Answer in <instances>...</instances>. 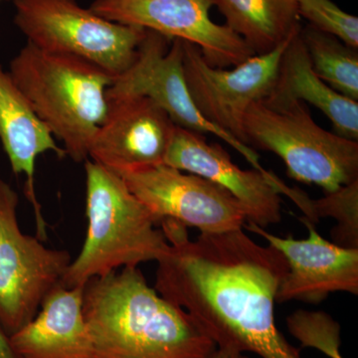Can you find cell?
<instances>
[{
    "label": "cell",
    "instance_id": "cell-24",
    "mask_svg": "<svg viewBox=\"0 0 358 358\" xmlns=\"http://www.w3.org/2000/svg\"><path fill=\"white\" fill-rule=\"evenodd\" d=\"M213 358H250L246 353L237 352L231 348H217Z\"/></svg>",
    "mask_w": 358,
    "mask_h": 358
},
{
    "label": "cell",
    "instance_id": "cell-1",
    "mask_svg": "<svg viewBox=\"0 0 358 358\" xmlns=\"http://www.w3.org/2000/svg\"><path fill=\"white\" fill-rule=\"evenodd\" d=\"M169 251L157 262L155 291L182 308L218 348L261 358H301L280 333L275 305L288 264L272 245L243 229L188 236L187 227L164 219Z\"/></svg>",
    "mask_w": 358,
    "mask_h": 358
},
{
    "label": "cell",
    "instance_id": "cell-7",
    "mask_svg": "<svg viewBox=\"0 0 358 358\" xmlns=\"http://www.w3.org/2000/svg\"><path fill=\"white\" fill-rule=\"evenodd\" d=\"M18 204L17 192L0 178V327L8 336L36 317L72 262L69 252L21 231Z\"/></svg>",
    "mask_w": 358,
    "mask_h": 358
},
{
    "label": "cell",
    "instance_id": "cell-18",
    "mask_svg": "<svg viewBox=\"0 0 358 358\" xmlns=\"http://www.w3.org/2000/svg\"><path fill=\"white\" fill-rule=\"evenodd\" d=\"M214 6L255 55L274 50L301 28L296 0H214Z\"/></svg>",
    "mask_w": 358,
    "mask_h": 358
},
{
    "label": "cell",
    "instance_id": "cell-17",
    "mask_svg": "<svg viewBox=\"0 0 358 358\" xmlns=\"http://www.w3.org/2000/svg\"><path fill=\"white\" fill-rule=\"evenodd\" d=\"M300 32L287 45L274 87L266 99L310 103L331 122L336 134L358 141V102L341 95L315 74Z\"/></svg>",
    "mask_w": 358,
    "mask_h": 358
},
{
    "label": "cell",
    "instance_id": "cell-13",
    "mask_svg": "<svg viewBox=\"0 0 358 358\" xmlns=\"http://www.w3.org/2000/svg\"><path fill=\"white\" fill-rule=\"evenodd\" d=\"M301 221L308 229V237L303 240L271 234L253 223L246 225L247 229L279 250L288 264L275 301L300 300L317 303L336 292L357 296L358 248L331 243L320 236L315 224L301 218Z\"/></svg>",
    "mask_w": 358,
    "mask_h": 358
},
{
    "label": "cell",
    "instance_id": "cell-4",
    "mask_svg": "<svg viewBox=\"0 0 358 358\" xmlns=\"http://www.w3.org/2000/svg\"><path fill=\"white\" fill-rule=\"evenodd\" d=\"M9 74L66 157L89 159L96 129L107 117V92L115 77L83 59L49 53L26 43L11 60Z\"/></svg>",
    "mask_w": 358,
    "mask_h": 358
},
{
    "label": "cell",
    "instance_id": "cell-19",
    "mask_svg": "<svg viewBox=\"0 0 358 358\" xmlns=\"http://www.w3.org/2000/svg\"><path fill=\"white\" fill-rule=\"evenodd\" d=\"M301 37L315 74L341 95L358 102V52L312 26Z\"/></svg>",
    "mask_w": 358,
    "mask_h": 358
},
{
    "label": "cell",
    "instance_id": "cell-23",
    "mask_svg": "<svg viewBox=\"0 0 358 358\" xmlns=\"http://www.w3.org/2000/svg\"><path fill=\"white\" fill-rule=\"evenodd\" d=\"M0 358H20L14 352L9 336L0 327Z\"/></svg>",
    "mask_w": 358,
    "mask_h": 358
},
{
    "label": "cell",
    "instance_id": "cell-22",
    "mask_svg": "<svg viewBox=\"0 0 358 358\" xmlns=\"http://www.w3.org/2000/svg\"><path fill=\"white\" fill-rule=\"evenodd\" d=\"M300 17L320 32L358 48V18L339 8L331 0H296Z\"/></svg>",
    "mask_w": 358,
    "mask_h": 358
},
{
    "label": "cell",
    "instance_id": "cell-25",
    "mask_svg": "<svg viewBox=\"0 0 358 358\" xmlns=\"http://www.w3.org/2000/svg\"><path fill=\"white\" fill-rule=\"evenodd\" d=\"M4 1V0H0V2Z\"/></svg>",
    "mask_w": 358,
    "mask_h": 358
},
{
    "label": "cell",
    "instance_id": "cell-3",
    "mask_svg": "<svg viewBox=\"0 0 358 358\" xmlns=\"http://www.w3.org/2000/svg\"><path fill=\"white\" fill-rule=\"evenodd\" d=\"M84 162L88 227L81 252L61 282L70 289L84 288L119 268L159 262L169 251L164 231L122 176L90 159Z\"/></svg>",
    "mask_w": 358,
    "mask_h": 358
},
{
    "label": "cell",
    "instance_id": "cell-16",
    "mask_svg": "<svg viewBox=\"0 0 358 358\" xmlns=\"http://www.w3.org/2000/svg\"><path fill=\"white\" fill-rule=\"evenodd\" d=\"M84 288L58 286L36 317L9 336L20 358H93L83 313Z\"/></svg>",
    "mask_w": 358,
    "mask_h": 358
},
{
    "label": "cell",
    "instance_id": "cell-15",
    "mask_svg": "<svg viewBox=\"0 0 358 358\" xmlns=\"http://www.w3.org/2000/svg\"><path fill=\"white\" fill-rule=\"evenodd\" d=\"M0 141L15 176H26L25 195L34 209L37 236L47 239V223L35 192V166L39 155L53 152L64 159L62 145L33 110L10 74L0 65Z\"/></svg>",
    "mask_w": 358,
    "mask_h": 358
},
{
    "label": "cell",
    "instance_id": "cell-6",
    "mask_svg": "<svg viewBox=\"0 0 358 358\" xmlns=\"http://www.w3.org/2000/svg\"><path fill=\"white\" fill-rule=\"evenodd\" d=\"M28 43L98 66L115 78L134 62L147 30L101 17L77 0H13Z\"/></svg>",
    "mask_w": 358,
    "mask_h": 358
},
{
    "label": "cell",
    "instance_id": "cell-8",
    "mask_svg": "<svg viewBox=\"0 0 358 358\" xmlns=\"http://www.w3.org/2000/svg\"><path fill=\"white\" fill-rule=\"evenodd\" d=\"M143 96L169 115L176 126L202 134H211L235 148L256 171H271L260 164L255 150L240 143L210 124L193 102L183 72V40L169 39L147 30L134 62L115 78L107 92L108 102Z\"/></svg>",
    "mask_w": 358,
    "mask_h": 358
},
{
    "label": "cell",
    "instance_id": "cell-14",
    "mask_svg": "<svg viewBox=\"0 0 358 358\" xmlns=\"http://www.w3.org/2000/svg\"><path fill=\"white\" fill-rule=\"evenodd\" d=\"M96 129L89 159L122 174L164 164L176 124L152 101L131 96L110 101Z\"/></svg>",
    "mask_w": 358,
    "mask_h": 358
},
{
    "label": "cell",
    "instance_id": "cell-10",
    "mask_svg": "<svg viewBox=\"0 0 358 358\" xmlns=\"http://www.w3.org/2000/svg\"><path fill=\"white\" fill-rule=\"evenodd\" d=\"M294 35L274 50L252 56L233 69L214 67L205 60L196 45L183 41L186 85L204 119L244 143L245 113L254 103L270 95L282 53Z\"/></svg>",
    "mask_w": 358,
    "mask_h": 358
},
{
    "label": "cell",
    "instance_id": "cell-12",
    "mask_svg": "<svg viewBox=\"0 0 358 358\" xmlns=\"http://www.w3.org/2000/svg\"><path fill=\"white\" fill-rule=\"evenodd\" d=\"M213 6L214 0H95L90 9L112 22L196 45L214 67L239 65L255 55L236 33L211 20Z\"/></svg>",
    "mask_w": 358,
    "mask_h": 358
},
{
    "label": "cell",
    "instance_id": "cell-21",
    "mask_svg": "<svg viewBox=\"0 0 358 358\" xmlns=\"http://www.w3.org/2000/svg\"><path fill=\"white\" fill-rule=\"evenodd\" d=\"M289 333L303 348H313L329 358L341 355V327L322 312L299 310L287 319Z\"/></svg>",
    "mask_w": 358,
    "mask_h": 358
},
{
    "label": "cell",
    "instance_id": "cell-11",
    "mask_svg": "<svg viewBox=\"0 0 358 358\" xmlns=\"http://www.w3.org/2000/svg\"><path fill=\"white\" fill-rule=\"evenodd\" d=\"M119 176L159 225L171 219L201 234H220L243 229L247 222L243 207L229 192L196 174L160 164Z\"/></svg>",
    "mask_w": 358,
    "mask_h": 358
},
{
    "label": "cell",
    "instance_id": "cell-2",
    "mask_svg": "<svg viewBox=\"0 0 358 358\" xmlns=\"http://www.w3.org/2000/svg\"><path fill=\"white\" fill-rule=\"evenodd\" d=\"M93 358H213L217 345L138 267L95 278L83 292Z\"/></svg>",
    "mask_w": 358,
    "mask_h": 358
},
{
    "label": "cell",
    "instance_id": "cell-9",
    "mask_svg": "<svg viewBox=\"0 0 358 358\" xmlns=\"http://www.w3.org/2000/svg\"><path fill=\"white\" fill-rule=\"evenodd\" d=\"M164 164L222 186L243 207L247 222L265 229L282 220V194L293 200L303 216L310 213L312 199L305 192L289 187L274 173L244 171L222 145L209 143L196 131L176 126Z\"/></svg>",
    "mask_w": 358,
    "mask_h": 358
},
{
    "label": "cell",
    "instance_id": "cell-20",
    "mask_svg": "<svg viewBox=\"0 0 358 358\" xmlns=\"http://www.w3.org/2000/svg\"><path fill=\"white\" fill-rule=\"evenodd\" d=\"M312 209L315 224L327 217L338 223L331 232L334 243L358 248V179L327 192L324 197L312 199Z\"/></svg>",
    "mask_w": 358,
    "mask_h": 358
},
{
    "label": "cell",
    "instance_id": "cell-5",
    "mask_svg": "<svg viewBox=\"0 0 358 358\" xmlns=\"http://www.w3.org/2000/svg\"><path fill=\"white\" fill-rule=\"evenodd\" d=\"M242 126L245 145L278 155L294 180L327 193L358 179V141L322 129L307 103L264 99L247 110Z\"/></svg>",
    "mask_w": 358,
    "mask_h": 358
}]
</instances>
